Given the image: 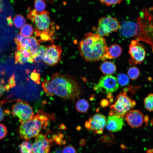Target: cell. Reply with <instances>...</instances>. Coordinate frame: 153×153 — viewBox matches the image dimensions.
Returning <instances> with one entry per match:
<instances>
[{
    "label": "cell",
    "instance_id": "obj_1",
    "mask_svg": "<svg viewBox=\"0 0 153 153\" xmlns=\"http://www.w3.org/2000/svg\"><path fill=\"white\" fill-rule=\"evenodd\" d=\"M42 87L48 96L56 95L73 101L78 98L82 93L81 88L75 79L59 73L53 74L49 80L45 79Z\"/></svg>",
    "mask_w": 153,
    "mask_h": 153
},
{
    "label": "cell",
    "instance_id": "obj_2",
    "mask_svg": "<svg viewBox=\"0 0 153 153\" xmlns=\"http://www.w3.org/2000/svg\"><path fill=\"white\" fill-rule=\"evenodd\" d=\"M78 47L82 58L88 61L107 59L108 47L105 39L97 33L85 34L79 42Z\"/></svg>",
    "mask_w": 153,
    "mask_h": 153
},
{
    "label": "cell",
    "instance_id": "obj_3",
    "mask_svg": "<svg viewBox=\"0 0 153 153\" xmlns=\"http://www.w3.org/2000/svg\"><path fill=\"white\" fill-rule=\"evenodd\" d=\"M49 123V118L43 111H39L33 118L26 121L19 126L18 132L21 139L28 141L37 137Z\"/></svg>",
    "mask_w": 153,
    "mask_h": 153
},
{
    "label": "cell",
    "instance_id": "obj_4",
    "mask_svg": "<svg viewBox=\"0 0 153 153\" xmlns=\"http://www.w3.org/2000/svg\"><path fill=\"white\" fill-rule=\"evenodd\" d=\"M136 105V102L129 97L126 92L120 93L117 96L114 103L110 106L109 114L123 118Z\"/></svg>",
    "mask_w": 153,
    "mask_h": 153
},
{
    "label": "cell",
    "instance_id": "obj_5",
    "mask_svg": "<svg viewBox=\"0 0 153 153\" xmlns=\"http://www.w3.org/2000/svg\"><path fill=\"white\" fill-rule=\"evenodd\" d=\"M27 17L34 24L39 30L54 33V26L51 21L48 11H44L39 13L35 9L31 10Z\"/></svg>",
    "mask_w": 153,
    "mask_h": 153
},
{
    "label": "cell",
    "instance_id": "obj_6",
    "mask_svg": "<svg viewBox=\"0 0 153 153\" xmlns=\"http://www.w3.org/2000/svg\"><path fill=\"white\" fill-rule=\"evenodd\" d=\"M120 24L116 18L111 17H102L99 20L97 33L100 36H107L120 28Z\"/></svg>",
    "mask_w": 153,
    "mask_h": 153
},
{
    "label": "cell",
    "instance_id": "obj_7",
    "mask_svg": "<svg viewBox=\"0 0 153 153\" xmlns=\"http://www.w3.org/2000/svg\"><path fill=\"white\" fill-rule=\"evenodd\" d=\"M11 113L19 118L21 124L32 119L34 116L31 107L27 103L21 100L13 105Z\"/></svg>",
    "mask_w": 153,
    "mask_h": 153
},
{
    "label": "cell",
    "instance_id": "obj_8",
    "mask_svg": "<svg viewBox=\"0 0 153 153\" xmlns=\"http://www.w3.org/2000/svg\"><path fill=\"white\" fill-rule=\"evenodd\" d=\"M118 88L117 78L110 75H108L100 78L94 89L97 92L108 94L116 91Z\"/></svg>",
    "mask_w": 153,
    "mask_h": 153
},
{
    "label": "cell",
    "instance_id": "obj_9",
    "mask_svg": "<svg viewBox=\"0 0 153 153\" xmlns=\"http://www.w3.org/2000/svg\"><path fill=\"white\" fill-rule=\"evenodd\" d=\"M120 25L119 29L122 36L126 37H135L140 41H143L142 27L137 21V23L130 21L125 22L122 23Z\"/></svg>",
    "mask_w": 153,
    "mask_h": 153
},
{
    "label": "cell",
    "instance_id": "obj_10",
    "mask_svg": "<svg viewBox=\"0 0 153 153\" xmlns=\"http://www.w3.org/2000/svg\"><path fill=\"white\" fill-rule=\"evenodd\" d=\"M139 41L138 39L132 40L129 46V52L130 55L129 63L131 65L141 64L145 58L146 51Z\"/></svg>",
    "mask_w": 153,
    "mask_h": 153
},
{
    "label": "cell",
    "instance_id": "obj_11",
    "mask_svg": "<svg viewBox=\"0 0 153 153\" xmlns=\"http://www.w3.org/2000/svg\"><path fill=\"white\" fill-rule=\"evenodd\" d=\"M62 53L60 46L52 44L46 47L42 60L49 65H55L61 60Z\"/></svg>",
    "mask_w": 153,
    "mask_h": 153
},
{
    "label": "cell",
    "instance_id": "obj_12",
    "mask_svg": "<svg viewBox=\"0 0 153 153\" xmlns=\"http://www.w3.org/2000/svg\"><path fill=\"white\" fill-rule=\"evenodd\" d=\"M106 124L105 116L102 114L97 113L89 118L85 125L88 129L94 131L96 133L101 134L103 132Z\"/></svg>",
    "mask_w": 153,
    "mask_h": 153
},
{
    "label": "cell",
    "instance_id": "obj_13",
    "mask_svg": "<svg viewBox=\"0 0 153 153\" xmlns=\"http://www.w3.org/2000/svg\"><path fill=\"white\" fill-rule=\"evenodd\" d=\"M125 119L128 124L132 128L141 126L144 122L147 121V118L144 116L140 110L134 109L128 111L126 114Z\"/></svg>",
    "mask_w": 153,
    "mask_h": 153
},
{
    "label": "cell",
    "instance_id": "obj_14",
    "mask_svg": "<svg viewBox=\"0 0 153 153\" xmlns=\"http://www.w3.org/2000/svg\"><path fill=\"white\" fill-rule=\"evenodd\" d=\"M51 145L45 135L41 133L36 137L32 146V153H49Z\"/></svg>",
    "mask_w": 153,
    "mask_h": 153
},
{
    "label": "cell",
    "instance_id": "obj_15",
    "mask_svg": "<svg viewBox=\"0 0 153 153\" xmlns=\"http://www.w3.org/2000/svg\"><path fill=\"white\" fill-rule=\"evenodd\" d=\"M124 124L122 118L115 115H110L106 121V127L108 130L112 132L120 131L122 128Z\"/></svg>",
    "mask_w": 153,
    "mask_h": 153
},
{
    "label": "cell",
    "instance_id": "obj_16",
    "mask_svg": "<svg viewBox=\"0 0 153 153\" xmlns=\"http://www.w3.org/2000/svg\"><path fill=\"white\" fill-rule=\"evenodd\" d=\"M34 33L35 37L39 42L50 41H54L53 37L54 33L45 31H41L37 29H34Z\"/></svg>",
    "mask_w": 153,
    "mask_h": 153
},
{
    "label": "cell",
    "instance_id": "obj_17",
    "mask_svg": "<svg viewBox=\"0 0 153 153\" xmlns=\"http://www.w3.org/2000/svg\"><path fill=\"white\" fill-rule=\"evenodd\" d=\"M122 53L121 47L118 45L115 44L108 48L107 54V59H112L119 57Z\"/></svg>",
    "mask_w": 153,
    "mask_h": 153
},
{
    "label": "cell",
    "instance_id": "obj_18",
    "mask_svg": "<svg viewBox=\"0 0 153 153\" xmlns=\"http://www.w3.org/2000/svg\"><path fill=\"white\" fill-rule=\"evenodd\" d=\"M100 68L103 73L107 75L114 73L116 70L115 64L111 62L108 61H105L102 63Z\"/></svg>",
    "mask_w": 153,
    "mask_h": 153
},
{
    "label": "cell",
    "instance_id": "obj_19",
    "mask_svg": "<svg viewBox=\"0 0 153 153\" xmlns=\"http://www.w3.org/2000/svg\"><path fill=\"white\" fill-rule=\"evenodd\" d=\"M89 108L88 101L84 99H80L76 103V108L78 111L81 113H85Z\"/></svg>",
    "mask_w": 153,
    "mask_h": 153
},
{
    "label": "cell",
    "instance_id": "obj_20",
    "mask_svg": "<svg viewBox=\"0 0 153 153\" xmlns=\"http://www.w3.org/2000/svg\"><path fill=\"white\" fill-rule=\"evenodd\" d=\"M46 49V47L43 45H40L37 50L35 53L31 56L34 62H39L42 59Z\"/></svg>",
    "mask_w": 153,
    "mask_h": 153
},
{
    "label": "cell",
    "instance_id": "obj_21",
    "mask_svg": "<svg viewBox=\"0 0 153 153\" xmlns=\"http://www.w3.org/2000/svg\"><path fill=\"white\" fill-rule=\"evenodd\" d=\"M34 29L32 26L29 24H25L21 28L20 34L24 37H29L31 36L34 32Z\"/></svg>",
    "mask_w": 153,
    "mask_h": 153
},
{
    "label": "cell",
    "instance_id": "obj_22",
    "mask_svg": "<svg viewBox=\"0 0 153 153\" xmlns=\"http://www.w3.org/2000/svg\"><path fill=\"white\" fill-rule=\"evenodd\" d=\"M20 153H32V146L31 144L27 141L22 142L19 145Z\"/></svg>",
    "mask_w": 153,
    "mask_h": 153
},
{
    "label": "cell",
    "instance_id": "obj_23",
    "mask_svg": "<svg viewBox=\"0 0 153 153\" xmlns=\"http://www.w3.org/2000/svg\"><path fill=\"white\" fill-rule=\"evenodd\" d=\"M13 23L15 26L17 28L22 27L26 24V21L25 18L22 16L17 14L13 19Z\"/></svg>",
    "mask_w": 153,
    "mask_h": 153
},
{
    "label": "cell",
    "instance_id": "obj_24",
    "mask_svg": "<svg viewBox=\"0 0 153 153\" xmlns=\"http://www.w3.org/2000/svg\"><path fill=\"white\" fill-rule=\"evenodd\" d=\"M145 108L149 111H153V94H149L144 100Z\"/></svg>",
    "mask_w": 153,
    "mask_h": 153
},
{
    "label": "cell",
    "instance_id": "obj_25",
    "mask_svg": "<svg viewBox=\"0 0 153 153\" xmlns=\"http://www.w3.org/2000/svg\"><path fill=\"white\" fill-rule=\"evenodd\" d=\"M128 74L130 78L132 80L137 79L140 75L139 69L136 67H130L128 71Z\"/></svg>",
    "mask_w": 153,
    "mask_h": 153
},
{
    "label": "cell",
    "instance_id": "obj_26",
    "mask_svg": "<svg viewBox=\"0 0 153 153\" xmlns=\"http://www.w3.org/2000/svg\"><path fill=\"white\" fill-rule=\"evenodd\" d=\"M117 80L118 84L121 86L127 85L129 82L128 76L126 74L124 73H121L118 75Z\"/></svg>",
    "mask_w": 153,
    "mask_h": 153
},
{
    "label": "cell",
    "instance_id": "obj_27",
    "mask_svg": "<svg viewBox=\"0 0 153 153\" xmlns=\"http://www.w3.org/2000/svg\"><path fill=\"white\" fill-rule=\"evenodd\" d=\"M46 7L45 3L43 0H35L34 3L35 9L38 12L44 11Z\"/></svg>",
    "mask_w": 153,
    "mask_h": 153
},
{
    "label": "cell",
    "instance_id": "obj_28",
    "mask_svg": "<svg viewBox=\"0 0 153 153\" xmlns=\"http://www.w3.org/2000/svg\"><path fill=\"white\" fill-rule=\"evenodd\" d=\"M122 0H99L102 4L110 6L120 4Z\"/></svg>",
    "mask_w": 153,
    "mask_h": 153
},
{
    "label": "cell",
    "instance_id": "obj_29",
    "mask_svg": "<svg viewBox=\"0 0 153 153\" xmlns=\"http://www.w3.org/2000/svg\"><path fill=\"white\" fill-rule=\"evenodd\" d=\"M39 73L34 70L31 73L30 76V78L36 83L39 84L40 83V76Z\"/></svg>",
    "mask_w": 153,
    "mask_h": 153
},
{
    "label": "cell",
    "instance_id": "obj_30",
    "mask_svg": "<svg viewBox=\"0 0 153 153\" xmlns=\"http://www.w3.org/2000/svg\"><path fill=\"white\" fill-rule=\"evenodd\" d=\"M7 129L6 126L3 124H0V139L3 138L6 135Z\"/></svg>",
    "mask_w": 153,
    "mask_h": 153
},
{
    "label": "cell",
    "instance_id": "obj_31",
    "mask_svg": "<svg viewBox=\"0 0 153 153\" xmlns=\"http://www.w3.org/2000/svg\"><path fill=\"white\" fill-rule=\"evenodd\" d=\"M74 148L71 145L65 146L63 149V153H75Z\"/></svg>",
    "mask_w": 153,
    "mask_h": 153
},
{
    "label": "cell",
    "instance_id": "obj_32",
    "mask_svg": "<svg viewBox=\"0 0 153 153\" xmlns=\"http://www.w3.org/2000/svg\"><path fill=\"white\" fill-rule=\"evenodd\" d=\"M8 85L10 88H12L16 85V82L15 79V75L13 74L8 80Z\"/></svg>",
    "mask_w": 153,
    "mask_h": 153
},
{
    "label": "cell",
    "instance_id": "obj_33",
    "mask_svg": "<svg viewBox=\"0 0 153 153\" xmlns=\"http://www.w3.org/2000/svg\"><path fill=\"white\" fill-rule=\"evenodd\" d=\"M23 56L20 51L18 50L16 51L15 53V63L16 64L18 63L19 60Z\"/></svg>",
    "mask_w": 153,
    "mask_h": 153
},
{
    "label": "cell",
    "instance_id": "obj_34",
    "mask_svg": "<svg viewBox=\"0 0 153 153\" xmlns=\"http://www.w3.org/2000/svg\"><path fill=\"white\" fill-rule=\"evenodd\" d=\"M24 37H25L20 34H18L14 39L15 43L16 45L19 44L20 42Z\"/></svg>",
    "mask_w": 153,
    "mask_h": 153
},
{
    "label": "cell",
    "instance_id": "obj_35",
    "mask_svg": "<svg viewBox=\"0 0 153 153\" xmlns=\"http://www.w3.org/2000/svg\"><path fill=\"white\" fill-rule=\"evenodd\" d=\"M100 104L102 106L105 107L109 105V102L107 100L104 99L101 101Z\"/></svg>",
    "mask_w": 153,
    "mask_h": 153
},
{
    "label": "cell",
    "instance_id": "obj_36",
    "mask_svg": "<svg viewBox=\"0 0 153 153\" xmlns=\"http://www.w3.org/2000/svg\"><path fill=\"white\" fill-rule=\"evenodd\" d=\"M5 90V86H4L2 85H0V97L4 93Z\"/></svg>",
    "mask_w": 153,
    "mask_h": 153
},
{
    "label": "cell",
    "instance_id": "obj_37",
    "mask_svg": "<svg viewBox=\"0 0 153 153\" xmlns=\"http://www.w3.org/2000/svg\"><path fill=\"white\" fill-rule=\"evenodd\" d=\"M86 140L85 139H81L79 142V145L81 147L83 146L86 143Z\"/></svg>",
    "mask_w": 153,
    "mask_h": 153
},
{
    "label": "cell",
    "instance_id": "obj_38",
    "mask_svg": "<svg viewBox=\"0 0 153 153\" xmlns=\"http://www.w3.org/2000/svg\"><path fill=\"white\" fill-rule=\"evenodd\" d=\"M4 118V115L3 109L1 107L0 105V122Z\"/></svg>",
    "mask_w": 153,
    "mask_h": 153
},
{
    "label": "cell",
    "instance_id": "obj_39",
    "mask_svg": "<svg viewBox=\"0 0 153 153\" xmlns=\"http://www.w3.org/2000/svg\"><path fill=\"white\" fill-rule=\"evenodd\" d=\"M7 24L9 26H12L13 25L12 22L11 20L10 17H9L7 18Z\"/></svg>",
    "mask_w": 153,
    "mask_h": 153
},
{
    "label": "cell",
    "instance_id": "obj_40",
    "mask_svg": "<svg viewBox=\"0 0 153 153\" xmlns=\"http://www.w3.org/2000/svg\"><path fill=\"white\" fill-rule=\"evenodd\" d=\"M120 147L122 149H127V147L125 145L123 144H121L120 145Z\"/></svg>",
    "mask_w": 153,
    "mask_h": 153
},
{
    "label": "cell",
    "instance_id": "obj_41",
    "mask_svg": "<svg viewBox=\"0 0 153 153\" xmlns=\"http://www.w3.org/2000/svg\"><path fill=\"white\" fill-rule=\"evenodd\" d=\"M1 0H0V13L2 12V10L1 8H2V5H1Z\"/></svg>",
    "mask_w": 153,
    "mask_h": 153
},
{
    "label": "cell",
    "instance_id": "obj_42",
    "mask_svg": "<svg viewBox=\"0 0 153 153\" xmlns=\"http://www.w3.org/2000/svg\"><path fill=\"white\" fill-rule=\"evenodd\" d=\"M49 142L50 143H52V142H53V140L52 139H49Z\"/></svg>",
    "mask_w": 153,
    "mask_h": 153
},
{
    "label": "cell",
    "instance_id": "obj_43",
    "mask_svg": "<svg viewBox=\"0 0 153 153\" xmlns=\"http://www.w3.org/2000/svg\"><path fill=\"white\" fill-rule=\"evenodd\" d=\"M62 143L63 145H65L66 143V141L65 140H64L62 141Z\"/></svg>",
    "mask_w": 153,
    "mask_h": 153
},
{
    "label": "cell",
    "instance_id": "obj_44",
    "mask_svg": "<svg viewBox=\"0 0 153 153\" xmlns=\"http://www.w3.org/2000/svg\"><path fill=\"white\" fill-rule=\"evenodd\" d=\"M152 47L153 50V43H152Z\"/></svg>",
    "mask_w": 153,
    "mask_h": 153
},
{
    "label": "cell",
    "instance_id": "obj_45",
    "mask_svg": "<svg viewBox=\"0 0 153 153\" xmlns=\"http://www.w3.org/2000/svg\"></svg>",
    "mask_w": 153,
    "mask_h": 153
}]
</instances>
